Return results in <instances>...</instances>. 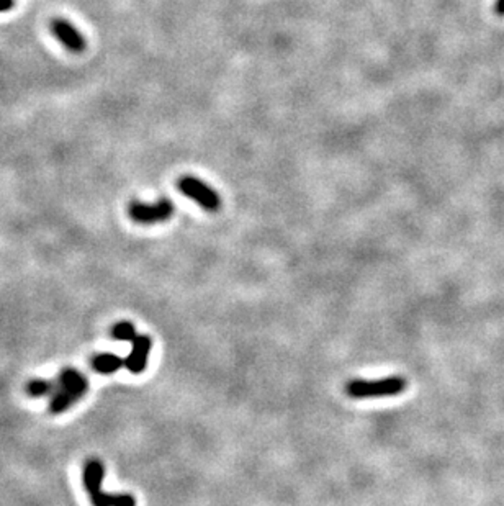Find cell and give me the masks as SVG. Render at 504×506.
Instances as JSON below:
<instances>
[{
  "label": "cell",
  "mask_w": 504,
  "mask_h": 506,
  "mask_svg": "<svg viewBox=\"0 0 504 506\" xmlns=\"http://www.w3.org/2000/svg\"><path fill=\"white\" fill-rule=\"evenodd\" d=\"M56 389L49 403L51 413H63L77 403L89 390V382L86 375L75 369H64L56 378Z\"/></svg>",
  "instance_id": "6da1fadb"
},
{
  "label": "cell",
  "mask_w": 504,
  "mask_h": 506,
  "mask_svg": "<svg viewBox=\"0 0 504 506\" xmlns=\"http://www.w3.org/2000/svg\"><path fill=\"white\" fill-rule=\"evenodd\" d=\"M56 389L54 382L49 380H41V378H35V380L28 382L26 385V394L30 396H45V395H53Z\"/></svg>",
  "instance_id": "9c48e42d"
},
{
  "label": "cell",
  "mask_w": 504,
  "mask_h": 506,
  "mask_svg": "<svg viewBox=\"0 0 504 506\" xmlns=\"http://www.w3.org/2000/svg\"><path fill=\"white\" fill-rule=\"evenodd\" d=\"M131 344H133V349H131L130 356L125 359V367L131 373L144 372L146 366H148L151 348H153V339L146 334H136L131 339Z\"/></svg>",
  "instance_id": "52a82bcc"
},
{
  "label": "cell",
  "mask_w": 504,
  "mask_h": 506,
  "mask_svg": "<svg viewBox=\"0 0 504 506\" xmlns=\"http://www.w3.org/2000/svg\"><path fill=\"white\" fill-rule=\"evenodd\" d=\"M178 191H181L183 195L192 198L193 202H197L199 205L206 211H218L221 207V198L218 193H216L210 186H206L205 182H201L200 179L192 177V176H183L178 179L177 182Z\"/></svg>",
  "instance_id": "277c9868"
},
{
  "label": "cell",
  "mask_w": 504,
  "mask_h": 506,
  "mask_svg": "<svg viewBox=\"0 0 504 506\" xmlns=\"http://www.w3.org/2000/svg\"><path fill=\"white\" fill-rule=\"evenodd\" d=\"M51 31L53 35L58 38V41L64 46L66 50L70 51V53H82L86 50V38L82 36V33L75 28L72 23L66 20V18H53L51 20Z\"/></svg>",
  "instance_id": "8992f818"
},
{
  "label": "cell",
  "mask_w": 504,
  "mask_h": 506,
  "mask_svg": "<svg viewBox=\"0 0 504 506\" xmlns=\"http://www.w3.org/2000/svg\"><path fill=\"white\" fill-rule=\"evenodd\" d=\"M105 469L100 461H89L84 466V486L93 506H136V500L128 493H105L102 491V482Z\"/></svg>",
  "instance_id": "7a4b0ae2"
},
{
  "label": "cell",
  "mask_w": 504,
  "mask_h": 506,
  "mask_svg": "<svg viewBox=\"0 0 504 506\" xmlns=\"http://www.w3.org/2000/svg\"><path fill=\"white\" fill-rule=\"evenodd\" d=\"M131 220L141 225H154L167 221L174 215V205L169 198H162L156 203L131 202L128 208Z\"/></svg>",
  "instance_id": "5b68a950"
},
{
  "label": "cell",
  "mask_w": 504,
  "mask_h": 506,
  "mask_svg": "<svg viewBox=\"0 0 504 506\" xmlns=\"http://www.w3.org/2000/svg\"><path fill=\"white\" fill-rule=\"evenodd\" d=\"M494 10H496L498 15L504 17V0H496V6H494Z\"/></svg>",
  "instance_id": "7c38bea8"
},
{
  "label": "cell",
  "mask_w": 504,
  "mask_h": 506,
  "mask_svg": "<svg viewBox=\"0 0 504 506\" xmlns=\"http://www.w3.org/2000/svg\"><path fill=\"white\" fill-rule=\"evenodd\" d=\"M136 334L138 333H136L133 323H130V321H119V323L112 328V336L115 339H119V341L131 343V339H133Z\"/></svg>",
  "instance_id": "30bf717a"
},
{
  "label": "cell",
  "mask_w": 504,
  "mask_h": 506,
  "mask_svg": "<svg viewBox=\"0 0 504 506\" xmlns=\"http://www.w3.org/2000/svg\"><path fill=\"white\" fill-rule=\"evenodd\" d=\"M15 7V0H0V13L10 12Z\"/></svg>",
  "instance_id": "8fae6325"
},
{
  "label": "cell",
  "mask_w": 504,
  "mask_h": 506,
  "mask_svg": "<svg viewBox=\"0 0 504 506\" xmlns=\"http://www.w3.org/2000/svg\"><path fill=\"white\" fill-rule=\"evenodd\" d=\"M125 367V359L116 356V354H97L92 359V369L98 373L108 375V373H115Z\"/></svg>",
  "instance_id": "ba28073f"
},
{
  "label": "cell",
  "mask_w": 504,
  "mask_h": 506,
  "mask_svg": "<svg viewBox=\"0 0 504 506\" xmlns=\"http://www.w3.org/2000/svg\"><path fill=\"white\" fill-rule=\"evenodd\" d=\"M406 380L402 375H390L379 378V380H364L356 378L346 385L347 396L354 400L365 399H383V396H395L406 390Z\"/></svg>",
  "instance_id": "3957f363"
}]
</instances>
